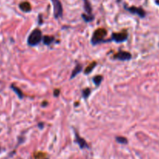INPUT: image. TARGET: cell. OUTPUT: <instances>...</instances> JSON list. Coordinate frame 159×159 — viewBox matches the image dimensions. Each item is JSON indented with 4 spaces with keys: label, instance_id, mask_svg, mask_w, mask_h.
<instances>
[{
    "label": "cell",
    "instance_id": "cell-2",
    "mask_svg": "<svg viewBox=\"0 0 159 159\" xmlns=\"http://www.w3.org/2000/svg\"><path fill=\"white\" fill-rule=\"evenodd\" d=\"M108 32L104 28H100V29H97L94 32L93 36L91 37V43L93 45H97L98 43H104V37L107 35Z\"/></svg>",
    "mask_w": 159,
    "mask_h": 159
},
{
    "label": "cell",
    "instance_id": "cell-12",
    "mask_svg": "<svg viewBox=\"0 0 159 159\" xmlns=\"http://www.w3.org/2000/svg\"><path fill=\"white\" fill-rule=\"evenodd\" d=\"M42 40H43V43L45 45H50L54 42L55 37H52V36H44L43 38H42Z\"/></svg>",
    "mask_w": 159,
    "mask_h": 159
},
{
    "label": "cell",
    "instance_id": "cell-3",
    "mask_svg": "<svg viewBox=\"0 0 159 159\" xmlns=\"http://www.w3.org/2000/svg\"><path fill=\"white\" fill-rule=\"evenodd\" d=\"M128 39V33L126 30L121 31L119 33H114L112 35V38L109 39V41L116 42V43H122V42L126 41Z\"/></svg>",
    "mask_w": 159,
    "mask_h": 159
},
{
    "label": "cell",
    "instance_id": "cell-22",
    "mask_svg": "<svg viewBox=\"0 0 159 159\" xmlns=\"http://www.w3.org/2000/svg\"><path fill=\"white\" fill-rule=\"evenodd\" d=\"M0 152H1V148H0Z\"/></svg>",
    "mask_w": 159,
    "mask_h": 159
},
{
    "label": "cell",
    "instance_id": "cell-5",
    "mask_svg": "<svg viewBox=\"0 0 159 159\" xmlns=\"http://www.w3.org/2000/svg\"><path fill=\"white\" fill-rule=\"evenodd\" d=\"M124 9L132 14H135L140 16V18H144L146 16V12L141 7H136V6H127L125 5Z\"/></svg>",
    "mask_w": 159,
    "mask_h": 159
},
{
    "label": "cell",
    "instance_id": "cell-4",
    "mask_svg": "<svg viewBox=\"0 0 159 159\" xmlns=\"http://www.w3.org/2000/svg\"><path fill=\"white\" fill-rule=\"evenodd\" d=\"M54 9V17L55 19L62 18L63 15V8L62 5L59 0H51Z\"/></svg>",
    "mask_w": 159,
    "mask_h": 159
},
{
    "label": "cell",
    "instance_id": "cell-10",
    "mask_svg": "<svg viewBox=\"0 0 159 159\" xmlns=\"http://www.w3.org/2000/svg\"><path fill=\"white\" fill-rule=\"evenodd\" d=\"M84 1V7L85 12L88 15H91L92 14V7L90 6V3L89 0H83Z\"/></svg>",
    "mask_w": 159,
    "mask_h": 159
},
{
    "label": "cell",
    "instance_id": "cell-9",
    "mask_svg": "<svg viewBox=\"0 0 159 159\" xmlns=\"http://www.w3.org/2000/svg\"><path fill=\"white\" fill-rule=\"evenodd\" d=\"M82 69H83L82 65H81V64H77V65H76V67L74 68V69L73 70V71H72L71 76H70V79H73V78L76 77L78 74H80V73L81 72V71H82Z\"/></svg>",
    "mask_w": 159,
    "mask_h": 159
},
{
    "label": "cell",
    "instance_id": "cell-7",
    "mask_svg": "<svg viewBox=\"0 0 159 159\" xmlns=\"http://www.w3.org/2000/svg\"><path fill=\"white\" fill-rule=\"evenodd\" d=\"M75 141L77 143L80 148H89L88 144H87L85 140L81 138V137H80V135L76 131H75Z\"/></svg>",
    "mask_w": 159,
    "mask_h": 159
},
{
    "label": "cell",
    "instance_id": "cell-16",
    "mask_svg": "<svg viewBox=\"0 0 159 159\" xmlns=\"http://www.w3.org/2000/svg\"><path fill=\"white\" fill-rule=\"evenodd\" d=\"M115 140H116L117 142L122 144H126L128 143V140L126 138H124V137H116Z\"/></svg>",
    "mask_w": 159,
    "mask_h": 159
},
{
    "label": "cell",
    "instance_id": "cell-6",
    "mask_svg": "<svg viewBox=\"0 0 159 159\" xmlns=\"http://www.w3.org/2000/svg\"><path fill=\"white\" fill-rule=\"evenodd\" d=\"M114 58L118 59L119 61H129L132 58V54L127 51H119L114 55Z\"/></svg>",
    "mask_w": 159,
    "mask_h": 159
},
{
    "label": "cell",
    "instance_id": "cell-1",
    "mask_svg": "<svg viewBox=\"0 0 159 159\" xmlns=\"http://www.w3.org/2000/svg\"><path fill=\"white\" fill-rule=\"evenodd\" d=\"M42 33L41 30L34 29L32 32L30 34L27 38V43L28 45L31 47H34L36 45L39 44L41 41L42 40Z\"/></svg>",
    "mask_w": 159,
    "mask_h": 159
},
{
    "label": "cell",
    "instance_id": "cell-21",
    "mask_svg": "<svg viewBox=\"0 0 159 159\" xmlns=\"http://www.w3.org/2000/svg\"><path fill=\"white\" fill-rule=\"evenodd\" d=\"M155 3H156V4L158 5V6H159V0H156V1H155Z\"/></svg>",
    "mask_w": 159,
    "mask_h": 159
},
{
    "label": "cell",
    "instance_id": "cell-18",
    "mask_svg": "<svg viewBox=\"0 0 159 159\" xmlns=\"http://www.w3.org/2000/svg\"><path fill=\"white\" fill-rule=\"evenodd\" d=\"M59 94H60V90H59V89H55L54 90V93H53L54 96H55V97H58V96H59Z\"/></svg>",
    "mask_w": 159,
    "mask_h": 159
},
{
    "label": "cell",
    "instance_id": "cell-17",
    "mask_svg": "<svg viewBox=\"0 0 159 159\" xmlns=\"http://www.w3.org/2000/svg\"><path fill=\"white\" fill-rule=\"evenodd\" d=\"M90 95V89L89 88L84 89L82 91V96L85 99H87V98L89 97Z\"/></svg>",
    "mask_w": 159,
    "mask_h": 159
},
{
    "label": "cell",
    "instance_id": "cell-11",
    "mask_svg": "<svg viewBox=\"0 0 159 159\" xmlns=\"http://www.w3.org/2000/svg\"><path fill=\"white\" fill-rule=\"evenodd\" d=\"M10 88L12 89V91H13L14 93H15L17 95V96H18V97H19V99H23V96H24V95H23V92H22L21 90H20V89L18 88V87H17V86H16V85H14L13 84H12V85H11Z\"/></svg>",
    "mask_w": 159,
    "mask_h": 159
},
{
    "label": "cell",
    "instance_id": "cell-14",
    "mask_svg": "<svg viewBox=\"0 0 159 159\" xmlns=\"http://www.w3.org/2000/svg\"><path fill=\"white\" fill-rule=\"evenodd\" d=\"M103 80V77L101 75H96L93 78V82L96 86H99Z\"/></svg>",
    "mask_w": 159,
    "mask_h": 159
},
{
    "label": "cell",
    "instance_id": "cell-8",
    "mask_svg": "<svg viewBox=\"0 0 159 159\" xmlns=\"http://www.w3.org/2000/svg\"><path fill=\"white\" fill-rule=\"evenodd\" d=\"M19 8L20 10L24 12H29L31 10V6L28 2H23L19 5Z\"/></svg>",
    "mask_w": 159,
    "mask_h": 159
},
{
    "label": "cell",
    "instance_id": "cell-20",
    "mask_svg": "<svg viewBox=\"0 0 159 159\" xmlns=\"http://www.w3.org/2000/svg\"><path fill=\"white\" fill-rule=\"evenodd\" d=\"M38 20H39V24H42V22L41 21V16H39V17H38Z\"/></svg>",
    "mask_w": 159,
    "mask_h": 159
},
{
    "label": "cell",
    "instance_id": "cell-15",
    "mask_svg": "<svg viewBox=\"0 0 159 159\" xmlns=\"http://www.w3.org/2000/svg\"><path fill=\"white\" fill-rule=\"evenodd\" d=\"M82 18L86 23H89V22H91L92 20H94V16L92 14L91 15H88L87 13H84L82 14Z\"/></svg>",
    "mask_w": 159,
    "mask_h": 159
},
{
    "label": "cell",
    "instance_id": "cell-13",
    "mask_svg": "<svg viewBox=\"0 0 159 159\" xmlns=\"http://www.w3.org/2000/svg\"><path fill=\"white\" fill-rule=\"evenodd\" d=\"M96 65H97V62L96 61L91 62V63H90V65H89L88 66H87V68H86V69L84 70V74H85V75H89V74H90V73L92 71H93L94 68L95 67H96Z\"/></svg>",
    "mask_w": 159,
    "mask_h": 159
},
{
    "label": "cell",
    "instance_id": "cell-19",
    "mask_svg": "<svg viewBox=\"0 0 159 159\" xmlns=\"http://www.w3.org/2000/svg\"><path fill=\"white\" fill-rule=\"evenodd\" d=\"M38 127H39V128L40 129H42L44 127V124L43 123H40V124H38Z\"/></svg>",
    "mask_w": 159,
    "mask_h": 159
}]
</instances>
